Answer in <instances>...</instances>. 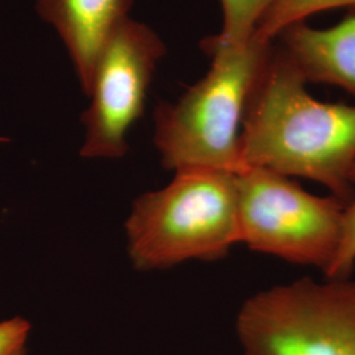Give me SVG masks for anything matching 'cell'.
<instances>
[{"label":"cell","mask_w":355,"mask_h":355,"mask_svg":"<svg viewBox=\"0 0 355 355\" xmlns=\"http://www.w3.org/2000/svg\"><path fill=\"white\" fill-rule=\"evenodd\" d=\"M128 254L139 270L215 261L240 243L236 174L184 168L141 195L125 221Z\"/></svg>","instance_id":"3"},{"label":"cell","mask_w":355,"mask_h":355,"mask_svg":"<svg viewBox=\"0 0 355 355\" xmlns=\"http://www.w3.org/2000/svg\"><path fill=\"white\" fill-rule=\"evenodd\" d=\"M240 243L297 266L329 267L346 204L305 191L292 178L248 167L236 174Z\"/></svg>","instance_id":"5"},{"label":"cell","mask_w":355,"mask_h":355,"mask_svg":"<svg viewBox=\"0 0 355 355\" xmlns=\"http://www.w3.org/2000/svg\"><path fill=\"white\" fill-rule=\"evenodd\" d=\"M355 191V166L353 170ZM355 267V192L352 202L346 205L343 217V237L338 250L329 267L325 270L327 279H349Z\"/></svg>","instance_id":"11"},{"label":"cell","mask_w":355,"mask_h":355,"mask_svg":"<svg viewBox=\"0 0 355 355\" xmlns=\"http://www.w3.org/2000/svg\"><path fill=\"white\" fill-rule=\"evenodd\" d=\"M271 45L254 36L241 45L204 40V51L211 57L208 73L177 102L155 108L153 141L166 170L241 171L243 114Z\"/></svg>","instance_id":"2"},{"label":"cell","mask_w":355,"mask_h":355,"mask_svg":"<svg viewBox=\"0 0 355 355\" xmlns=\"http://www.w3.org/2000/svg\"><path fill=\"white\" fill-rule=\"evenodd\" d=\"M243 355H355V280L311 278L259 291L241 305Z\"/></svg>","instance_id":"4"},{"label":"cell","mask_w":355,"mask_h":355,"mask_svg":"<svg viewBox=\"0 0 355 355\" xmlns=\"http://www.w3.org/2000/svg\"><path fill=\"white\" fill-rule=\"evenodd\" d=\"M306 85L272 42L243 114L242 170L313 180L347 205L355 192V105L321 102Z\"/></svg>","instance_id":"1"},{"label":"cell","mask_w":355,"mask_h":355,"mask_svg":"<svg viewBox=\"0 0 355 355\" xmlns=\"http://www.w3.org/2000/svg\"><path fill=\"white\" fill-rule=\"evenodd\" d=\"M165 54L164 40L145 23L128 17L114 29L85 92L89 104L82 114L83 158L117 159L127 154L128 132L144 114L153 76Z\"/></svg>","instance_id":"6"},{"label":"cell","mask_w":355,"mask_h":355,"mask_svg":"<svg viewBox=\"0 0 355 355\" xmlns=\"http://www.w3.org/2000/svg\"><path fill=\"white\" fill-rule=\"evenodd\" d=\"M338 8H355V0H275L254 32V37L271 44L286 26Z\"/></svg>","instance_id":"9"},{"label":"cell","mask_w":355,"mask_h":355,"mask_svg":"<svg viewBox=\"0 0 355 355\" xmlns=\"http://www.w3.org/2000/svg\"><path fill=\"white\" fill-rule=\"evenodd\" d=\"M275 41L306 83L336 86L355 98V8L334 26L293 23Z\"/></svg>","instance_id":"7"},{"label":"cell","mask_w":355,"mask_h":355,"mask_svg":"<svg viewBox=\"0 0 355 355\" xmlns=\"http://www.w3.org/2000/svg\"><path fill=\"white\" fill-rule=\"evenodd\" d=\"M223 8L221 32L212 36L225 45H241L253 37L265 13L275 0H220Z\"/></svg>","instance_id":"10"},{"label":"cell","mask_w":355,"mask_h":355,"mask_svg":"<svg viewBox=\"0 0 355 355\" xmlns=\"http://www.w3.org/2000/svg\"><path fill=\"white\" fill-rule=\"evenodd\" d=\"M133 1L36 0V12L61 38L85 92L105 41L130 17Z\"/></svg>","instance_id":"8"},{"label":"cell","mask_w":355,"mask_h":355,"mask_svg":"<svg viewBox=\"0 0 355 355\" xmlns=\"http://www.w3.org/2000/svg\"><path fill=\"white\" fill-rule=\"evenodd\" d=\"M32 327L23 318L0 321V355H28Z\"/></svg>","instance_id":"12"}]
</instances>
